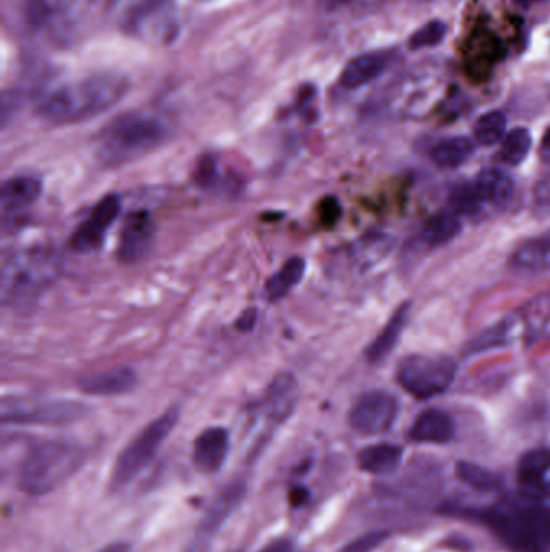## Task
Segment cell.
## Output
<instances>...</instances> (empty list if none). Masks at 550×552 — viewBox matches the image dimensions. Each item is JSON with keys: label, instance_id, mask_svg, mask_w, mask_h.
<instances>
[{"label": "cell", "instance_id": "obj_41", "mask_svg": "<svg viewBox=\"0 0 550 552\" xmlns=\"http://www.w3.org/2000/svg\"><path fill=\"white\" fill-rule=\"evenodd\" d=\"M128 551V546L126 544H112L109 548L102 549L100 552H126Z\"/></svg>", "mask_w": 550, "mask_h": 552}, {"label": "cell", "instance_id": "obj_14", "mask_svg": "<svg viewBox=\"0 0 550 552\" xmlns=\"http://www.w3.org/2000/svg\"><path fill=\"white\" fill-rule=\"evenodd\" d=\"M138 373L131 367H113L102 372L91 373L80 378L78 388L84 394L97 396V398H110L128 394L138 386Z\"/></svg>", "mask_w": 550, "mask_h": 552}, {"label": "cell", "instance_id": "obj_25", "mask_svg": "<svg viewBox=\"0 0 550 552\" xmlns=\"http://www.w3.org/2000/svg\"><path fill=\"white\" fill-rule=\"evenodd\" d=\"M473 151H475V146L470 139L455 136V138L442 139L438 144H434L431 149V160L436 167L452 170V168L462 167L470 159Z\"/></svg>", "mask_w": 550, "mask_h": 552}, {"label": "cell", "instance_id": "obj_18", "mask_svg": "<svg viewBox=\"0 0 550 552\" xmlns=\"http://www.w3.org/2000/svg\"><path fill=\"white\" fill-rule=\"evenodd\" d=\"M409 317L410 302H404L402 306L397 307L396 312L389 318V322L380 331V335L373 339V343L365 351V357L370 364H380L396 349L400 338H402V333L407 327Z\"/></svg>", "mask_w": 550, "mask_h": 552}, {"label": "cell", "instance_id": "obj_10", "mask_svg": "<svg viewBox=\"0 0 550 552\" xmlns=\"http://www.w3.org/2000/svg\"><path fill=\"white\" fill-rule=\"evenodd\" d=\"M120 212V196L107 194L102 197L92 207L86 220L71 235V249L80 254H89V252H96L97 249H100Z\"/></svg>", "mask_w": 550, "mask_h": 552}, {"label": "cell", "instance_id": "obj_30", "mask_svg": "<svg viewBox=\"0 0 550 552\" xmlns=\"http://www.w3.org/2000/svg\"><path fill=\"white\" fill-rule=\"evenodd\" d=\"M507 134V118L504 113L492 110L478 118L475 125V138L483 146L500 143Z\"/></svg>", "mask_w": 550, "mask_h": 552}, {"label": "cell", "instance_id": "obj_8", "mask_svg": "<svg viewBox=\"0 0 550 552\" xmlns=\"http://www.w3.org/2000/svg\"><path fill=\"white\" fill-rule=\"evenodd\" d=\"M88 414L83 402L68 399H12L2 406V422L12 425L59 427L78 422Z\"/></svg>", "mask_w": 550, "mask_h": 552}, {"label": "cell", "instance_id": "obj_12", "mask_svg": "<svg viewBox=\"0 0 550 552\" xmlns=\"http://www.w3.org/2000/svg\"><path fill=\"white\" fill-rule=\"evenodd\" d=\"M170 7L171 0H112L110 15L126 33L142 34L168 15Z\"/></svg>", "mask_w": 550, "mask_h": 552}, {"label": "cell", "instance_id": "obj_27", "mask_svg": "<svg viewBox=\"0 0 550 552\" xmlns=\"http://www.w3.org/2000/svg\"><path fill=\"white\" fill-rule=\"evenodd\" d=\"M242 494H244V485H241V483H233V485L221 491L220 496L210 506L209 512H207L204 522H202V527H200L204 535L215 532L221 523L230 517L231 512L241 502Z\"/></svg>", "mask_w": 550, "mask_h": 552}, {"label": "cell", "instance_id": "obj_1", "mask_svg": "<svg viewBox=\"0 0 550 552\" xmlns=\"http://www.w3.org/2000/svg\"><path fill=\"white\" fill-rule=\"evenodd\" d=\"M128 81L117 75L89 76L65 84L41 102L39 117L50 125L86 122L112 109L125 97Z\"/></svg>", "mask_w": 550, "mask_h": 552}, {"label": "cell", "instance_id": "obj_44", "mask_svg": "<svg viewBox=\"0 0 550 552\" xmlns=\"http://www.w3.org/2000/svg\"><path fill=\"white\" fill-rule=\"evenodd\" d=\"M520 4H533V2H538V0H517Z\"/></svg>", "mask_w": 550, "mask_h": 552}, {"label": "cell", "instance_id": "obj_13", "mask_svg": "<svg viewBox=\"0 0 550 552\" xmlns=\"http://www.w3.org/2000/svg\"><path fill=\"white\" fill-rule=\"evenodd\" d=\"M299 381L291 372H280L270 381L260 410L271 425H280L291 417L299 402Z\"/></svg>", "mask_w": 550, "mask_h": 552}, {"label": "cell", "instance_id": "obj_43", "mask_svg": "<svg viewBox=\"0 0 550 552\" xmlns=\"http://www.w3.org/2000/svg\"><path fill=\"white\" fill-rule=\"evenodd\" d=\"M347 2H350V0H326V4L330 7H339V5L347 4Z\"/></svg>", "mask_w": 550, "mask_h": 552}, {"label": "cell", "instance_id": "obj_38", "mask_svg": "<svg viewBox=\"0 0 550 552\" xmlns=\"http://www.w3.org/2000/svg\"><path fill=\"white\" fill-rule=\"evenodd\" d=\"M257 315H259V312H257V309H254V307L244 310L241 317L236 320V328H238L239 331L254 330L255 325H257V318H259Z\"/></svg>", "mask_w": 550, "mask_h": 552}, {"label": "cell", "instance_id": "obj_32", "mask_svg": "<svg viewBox=\"0 0 550 552\" xmlns=\"http://www.w3.org/2000/svg\"><path fill=\"white\" fill-rule=\"evenodd\" d=\"M510 327L507 323H497L494 327L484 330L483 333L471 339L468 344L467 354H480L483 351H489V349L500 348L507 343L509 339Z\"/></svg>", "mask_w": 550, "mask_h": 552}, {"label": "cell", "instance_id": "obj_21", "mask_svg": "<svg viewBox=\"0 0 550 552\" xmlns=\"http://www.w3.org/2000/svg\"><path fill=\"white\" fill-rule=\"evenodd\" d=\"M70 12L68 0H28L26 20L39 31H52L67 21Z\"/></svg>", "mask_w": 550, "mask_h": 552}, {"label": "cell", "instance_id": "obj_22", "mask_svg": "<svg viewBox=\"0 0 550 552\" xmlns=\"http://www.w3.org/2000/svg\"><path fill=\"white\" fill-rule=\"evenodd\" d=\"M305 270H307V262L304 257H291L286 260V264L268 278L265 285V297L268 302H276L288 296L294 286L299 285L300 281L304 280Z\"/></svg>", "mask_w": 550, "mask_h": 552}, {"label": "cell", "instance_id": "obj_31", "mask_svg": "<svg viewBox=\"0 0 550 552\" xmlns=\"http://www.w3.org/2000/svg\"><path fill=\"white\" fill-rule=\"evenodd\" d=\"M483 204L484 201L481 199L475 183L459 184L450 193V207H452V212L459 215V217H462V215L470 217V215L478 214Z\"/></svg>", "mask_w": 550, "mask_h": 552}, {"label": "cell", "instance_id": "obj_26", "mask_svg": "<svg viewBox=\"0 0 550 552\" xmlns=\"http://www.w3.org/2000/svg\"><path fill=\"white\" fill-rule=\"evenodd\" d=\"M462 231L460 217L454 212H439L425 223L421 230L423 243L430 247H441L454 241Z\"/></svg>", "mask_w": 550, "mask_h": 552}, {"label": "cell", "instance_id": "obj_6", "mask_svg": "<svg viewBox=\"0 0 550 552\" xmlns=\"http://www.w3.org/2000/svg\"><path fill=\"white\" fill-rule=\"evenodd\" d=\"M180 422V409L171 407L165 410L160 417L152 420L144 430L139 433L115 460L113 465L112 488H123L134 478L138 477L142 470L154 460L157 452L167 441L168 436L173 433L176 425Z\"/></svg>", "mask_w": 550, "mask_h": 552}, {"label": "cell", "instance_id": "obj_40", "mask_svg": "<svg viewBox=\"0 0 550 552\" xmlns=\"http://www.w3.org/2000/svg\"><path fill=\"white\" fill-rule=\"evenodd\" d=\"M309 496V491L305 490V488H294L291 496H289V501H291L292 506L299 507L302 506L304 502H307Z\"/></svg>", "mask_w": 550, "mask_h": 552}, {"label": "cell", "instance_id": "obj_42", "mask_svg": "<svg viewBox=\"0 0 550 552\" xmlns=\"http://www.w3.org/2000/svg\"><path fill=\"white\" fill-rule=\"evenodd\" d=\"M542 147L546 149V151L550 152V126L547 128L546 134H544V138H542Z\"/></svg>", "mask_w": 550, "mask_h": 552}, {"label": "cell", "instance_id": "obj_28", "mask_svg": "<svg viewBox=\"0 0 550 552\" xmlns=\"http://www.w3.org/2000/svg\"><path fill=\"white\" fill-rule=\"evenodd\" d=\"M550 470V449H533L521 457L518 464V481L525 488L538 490Z\"/></svg>", "mask_w": 550, "mask_h": 552}, {"label": "cell", "instance_id": "obj_17", "mask_svg": "<svg viewBox=\"0 0 550 552\" xmlns=\"http://www.w3.org/2000/svg\"><path fill=\"white\" fill-rule=\"evenodd\" d=\"M455 435V423L447 412L430 409L418 415L410 427V440L417 443H449Z\"/></svg>", "mask_w": 550, "mask_h": 552}, {"label": "cell", "instance_id": "obj_29", "mask_svg": "<svg viewBox=\"0 0 550 552\" xmlns=\"http://www.w3.org/2000/svg\"><path fill=\"white\" fill-rule=\"evenodd\" d=\"M533 147V136L526 128H515L510 133L505 134L500 147V159L510 167H517L523 164L526 157L530 155Z\"/></svg>", "mask_w": 550, "mask_h": 552}, {"label": "cell", "instance_id": "obj_23", "mask_svg": "<svg viewBox=\"0 0 550 552\" xmlns=\"http://www.w3.org/2000/svg\"><path fill=\"white\" fill-rule=\"evenodd\" d=\"M475 186L484 204L499 205L509 201L512 197L515 183H513L512 176L507 175L504 170L491 167L484 168L483 172L478 175Z\"/></svg>", "mask_w": 550, "mask_h": 552}, {"label": "cell", "instance_id": "obj_2", "mask_svg": "<svg viewBox=\"0 0 550 552\" xmlns=\"http://www.w3.org/2000/svg\"><path fill=\"white\" fill-rule=\"evenodd\" d=\"M168 128L149 113L131 112L115 118L100 131L96 155L105 168H120L162 146Z\"/></svg>", "mask_w": 550, "mask_h": 552}, {"label": "cell", "instance_id": "obj_35", "mask_svg": "<svg viewBox=\"0 0 550 552\" xmlns=\"http://www.w3.org/2000/svg\"><path fill=\"white\" fill-rule=\"evenodd\" d=\"M218 175H220L218 160L212 157V155H207L197 165L196 172H194V180H196L200 188H212L213 184H217Z\"/></svg>", "mask_w": 550, "mask_h": 552}, {"label": "cell", "instance_id": "obj_36", "mask_svg": "<svg viewBox=\"0 0 550 552\" xmlns=\"http://www.w3.org/2000/svg\"><path fill=\"white\" fill-rule=\"evenodd\" d=\"M383 538V533H370V535L355 540L354 543L347 544L341 552H370L383 541Z\"/></svg>", "mask_w": 550, "mask_h": 552}, {"label": "cell", "instance_id": "obj_15", "mask_svg": "<svg viewBox=\"0 0 550 552\" xmlns=\"http://www.w3.org/2000/svg\"><path fill=\"white\" fill-rule=\"evenodd\" d=\"M230 452V433L225 428L210 427L202 431L194 441L192 459L197 469L215 473L223 467Z\"/></svg>", "mask_w": 550, "mask_h": 552}, {"label": "cell", "instance_id": "obj_5", "mask_svg": "<svg viewBox=\"0 0 550 552\" xmlns=\"http://www.w3.org/2000/svg\"><path fill=\"white\" fill-rule=\"evenodd\" d=\"M484 522L513 552H547L550 509L538 504L502 506L484 512Z\"/></svg>", "mask_w": 550, "mask_h": 552}, {"label": "cell", "instance_id": "obj_39", "mask_svg": "<svg viewBox=\"0 0 550 552\" xmlns=\"http://www.w3.org/2000/svg\"><path fill=\"white\" fill-rule=\"evenodd\" d=\"M259 552H296V544L291 540H276L273 543L267 544L265 548L260 549Z\"/></svg>", "mask_w": 550, "mask_h": 552}, {"label": "cell", "instance_id": "obj_24", "mask_svg": "<svg viewBox=\"0 0 550 552\" xmlns=\"http://www.w3.org/2000/svg\"><path fill=\"white\" fill-rule=\"evenodd\" d=\"M402 459V448L396 444H375L360 451L357 462L363 472L373 475H384L391 473L399 465Z\"/></svg>", "mask_w": 550, "mask_h": 552}, {"label": "cell", "instance_id": "obj_7", "mask_svg": "<svg viewBox=\"0 0 550 552\" xmlns=\"http://www.w3.org/2000/svg\"><path fill=\"white\" fill-rule=\"evenodd\" d=\"M457 362L449 356L412 354L400 360L396 377L399 385L413 398H436L446 393L457 377Z\"/></svg>", "mask_w": 550, "mask_h": 552}, {"label": "cell", "instance_id": "obj_3", "mask_svg": "<svg viewBox=\"0 0 550 552\" xmlns=\"http://www.w3.org/2000/svg\"><path fill=\"white\" fill-rule=\"evenodd\" d=\"M62 272V260L47 247H28L5 257L0 278L4 306L28 307L46 293Z\"/></svg>", "mask_w": 550, "mask_h": 552}, {"label": "cell", "instance_id": "obj_34", "mask_svg": "<svg viewBox=\"0 0 550 552\" xmlns=\"http://www.w3.org/2000/svg\"><path fill=\"white\" fill-rule=\"evenodd\" d=\"M457 473L463 481H467L476 488H483V490L496 488L497 483H499V478L496 475H492L488 470L481 469L478 465L462 462V464L457 465Z\"/></svg>", "mask_w": 550, "mask_h": 552}, {"label": "cell", "instance_id": "obj_45", "mask_svg": "<svg viewBox=\"0 0 550 552\" xmlns=\"http://www.w3.org/2000/svg\"><path fill=\"white\" fill-rule=\"evenodd\" d=\"M234 552H239V551H234Z\"/></svg>", "mask_w": 550, "mask_h": 552}, {"label": "cell", "instance_id": "obj_11", "mask_svg": "<svg viewBox=\"0 0 550 552\" xmlns=\"http://www.w3.org/2000/svg\"><path fill=\"white\" fill-rule=\"evenodd\" d=\"M155 238V220L147 210H136L125 218L118 239L121 264H136L147 256Z\"/></svg>", "mask_w": 550, "mask_h": 552}, {"label": "cell", "instance_id": "obj_4", "mask_svg": "<svg viewBox=\"0 0 550 552\" xmlns=\"http://www.w3.org/2000/svg\"><path fill=\"white\" fill-rule=\"evenodd\" d=\"M88 459V452L71 441L52 440L36 444L23 460L18 475L21 490L44 496L70 480Z\"/></svg>", "mask_w": 550, "mask_h": 552}, {"label": "cell", "instance_id": "obj_19", "mask_svg": "<svg viewBox=\"0 0 550 552\" xmlns=\"http://www.w3.org/2000/svg\"><path fill=\"white\" fill-rule=\"evenodd\" d=\"M388 55L381 52L360 54L347 63L341 73V86L346 89H359L375 81L388 67Z\"/></svg>", "mask_w": 550, "mask_h": 552}, {"label": "cell", "instance_id": "obj_16", "mask_svg": "<svg viewBox=\"0 0 550 552\" xmlns=\"http://www.w3.org/2000/svg\"><path fill=\"white\" fill-rule=\"evenodd\" d=\"M510 265L513 270L528 275L550 272V228L520 244L513 252Z\"/></svg>", "mask_w": 550, "mask_h": 552}, {"label": "cell", "instance_id": "obj_37", "mask_svg": "<svg viewBox=\"0 0 550 552\" xmlns=\"http://www.w3.org/2000/svg\"><path fill=\"white\" fill-rule=\"evenodd\" d=\"M342 210L339 202L334 197H328L325 201L321 202L320 217L321 222L325 225H334L341 217Z\"/></svg>", "mask_w": 550, "mask_h": 552}, {"label": "cell", "instance_id": "obj_9", "mask_svg": "<svg viewBox=\"0 0 550 552\" xmlns=\"http://www.w3.org/2000/svg\"><path fill=\"white\" fill-rule=\"evenodd\" d=\"M399 409L396 396L388 391H368L350 409L349 425L360 435H381L396 423Z\"/></svg>", "mask_w": 550, "mask_h": 552}, {"label": "cell", "instance_id": "obj_33", "mask_svg": "<svg viewBox=\"0 0 550 552\" xmlns=\"http://www.w3.org/2000/svg\"><path fill=\"white\" fill-rule=\"evenodd\" d=\"M446 33L447 26L444 21H428L425 26H421L410 36L409 47L412 51H420V49H426V47L438 46Z\"/></svg>", "mask_w": 550, "mask_h": 552}, {"label": "cell", "instance_id": "obj_20", "mask_svg": "<svg viewBox=\"0 0 550 552\" xmlns=\"http://www.w3.org/2000/svg\"><path fill=\"white\" fill-rule=\"evenodd\" d=\"M42 194V183L34 176H15L2 184L0 202L5 214L28 209Z\"/></svg>", "mask_w": 550, "mask_h": 552}]
</instances>
